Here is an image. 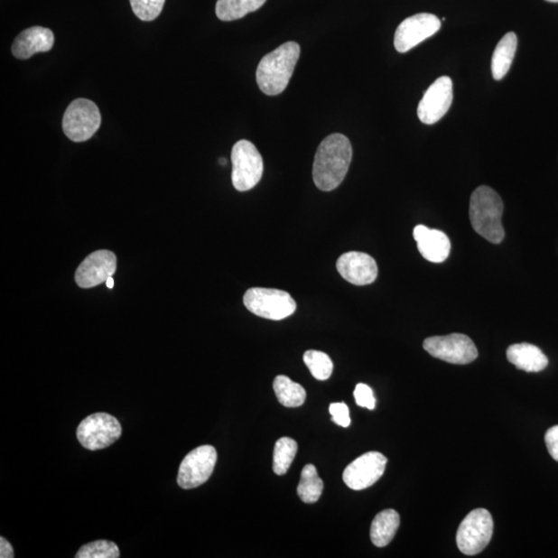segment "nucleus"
I'll return each instance as SVG.
<instances>
[{
  "mask_svg": "<svg viewBox=\"0 0 558 558\" xmlns=\"http://www.w3.org/2000/svg\"><path fill=\"white\" fill-rule=\"evenodd\" d=\"M352 157V144L346 135H328L314 156L312 176L317 188L323 191L338 189L348 173Z\"/></svg>",
  "mask_w": 558,
  "mask_h": 558,
  "instance_id": "f257e3e1",
  "label": "nucleus"
},
{
  "mask_svg": "<svg viewBox=\"0 0 558 558\" xmlns=\"http://www.w3.org/2000/svg\"><path fill=\"white\" fill-rule=\"evenodd\" d=\"M299 56L300 46L295 42H288L263 57L256 76L265 95L278 96L287 88Z\"/></svg>",
  "mask_w": 558,
  "mask_h": 558,
  "instance_id": "f03ea898",
  "label": "nucleus"
},
{
  "mask_svg": "<svg viewBox=\"0 0 558 558\" xmlns=\"http://www.w3.org/2000/svg\"><path fill=\"white\" fill-rule=\"evenodd\" d=\"M503 213V200L489 186H479L471 194L470 201L471 227L483 238L495 245H498L505 238Z\"/></svg>",
  "mask_w": 558,
  "mask_h": 558,
  "instance_id": "7ed1b4c3",
  "label": "nucleus"
},
{
  "mask_svg": "<svg viewBox=\"0 0 558 558\" xmlns=\"http://www.w3.org/2000/svg\"><path fill=\"white\" fill-rule=\"evenodd\" d=\"M243 303L256 316L272 321L287 319L297 309L289 293L276 289H249L243 297Z\"/></svg>",
  "mask_w": 558,
  "mask_h": 558,
  "instance_id": "20e7f679",
  "label": "nucleus"
},
{
  "mask_svg": "<svg viewBox=\"0 0 558 558\" xmlns=\"http://www.w3.org/2000/svg\"><path fill=\"white\" fill-rule=\"evenodd\" d=\"M232 182L238 191H247L260 182L264 163L259 150L247 140H240L232 149Z\"/></svg>",
  "mask_w": 558,
  "mask_h": 558,
  "instance_id": "39448f33",
  "label": "nucleus"
},
{
  "mask_svg": "<svg viewBox=\"0 0 558 558\" xmlns=\"http://www.w3.org/2000/svg\"><path fill=\"white\" fill-rule=\"evenodd\" d=\"M102 124L98 106L86 98L71 102L64 113L62 128L67 137L73 142H85L93 137Z\"/></svg>",
  "mask_w": 558,
  "mask_h": 558,
  "instance_id": "423d86ee",
  "label": "nucleus"
},
{
  "mask_svg": "<svg viewBox=\"0 0 558 558\" xmlns=\"http://www.w3.org/2000/svg\"><path fill=\"white\" fill-rule=\"evenodd\" d=\"M493 519L485 509L471 511L465 517L456 535L457 546L465 555H476L488 547L493 535Z\"/></svg>",
  "mask_w": 558,
  "mask_h": 558,
  "instance_id": "0eeeda50",
  "label": "nucleus"
},
{
  "mask_svg": "<svg viewBox=\"0 0 558 558\" xmlns=\"http://www.w3.org/2000/svg\"><path fill=\"white\" fill-rule=\"evenodd\" d=\"M123 427L120 422L107 413L92 414L77 429V438L85 449L91 451L108 448L120 439Z\"/></svg>",
  "mask_w": 558,
  "mask_h": 558,
  "instance_id": "6e6552de",
  "label": "nucleus"
},
{
  "mask_svg": "<svg viewBox=\"0 0 558 558\" xmlns=\"http://www.w3.org/2000/svg\"><path fill=\"white\" fill-rule=\"evenodd\" d=\"M423 348L432 357L451 364H469L478 358L474 341L460 333L428 338L423 342Z\"/></svg>",
  "mask_w": 558,
  "mask_h": 558,
  "instance_id": "1a4fd4ad",
  "label": "nucleus"
},
{
  "mask_svg": "<svg viewBox=\"0 0 558 558\" xmlns=\"http://www.w3.org/2000/svg\"><path fill=\"white\" fill-rule=\"evenodd\" d=\"M218 460L216 448L205 445L192 450L179 468L177 483L183 489L197 488L209 480Z\"/></svg>",
  "mask_w": 558,
  "mask_h": 558,
  "instance_id": "9d476101",
  "label": "nucleus"
},
{
  "mask_svg": "<svg viewBox=\"0 0 558 558\" xmlns=\"http://www.w3.org/2000/svg\"><path fill=\"white\" fill-rule=\"evenodd\" d=\"M387 461V458L381 453H365L348 465L343 471V482L353 490L367 489L380 480Z\"/></svg>",
  "mask_w": 558,
  "mask_h": 558,
  "instance_id": "9b49d317",
  "label": "nucleus"
},
{
  "mask_svg": "<svg viewBox=\"0 0 558 558\" xmlns=\"http://www.w3.org/2000/svg\"><path fill=\"white\" fill-rule=\"evenodd\" d=\"M441 28V20L432 14L421 13L406 18L397 27L395 46L399 53L409 52L420 42L432 37Z\"/></svg>",
  "mask_w": 558,
  "mask_h": 558,
  "instance_id": "f8f14e48",
  "label": "nucleus"
},
{
  "mask_svg": "<svg viewBox=\"0 0 558 558\" xmlns=\"http://www.w3.org/2000/svg\"><path fill=\"white\" fill-rule=\"evenodd\" d=\"M453 102V82L443 76L429 86L418 106V117L425 125H434L446 116Z\"/></svg>",
  "mask_w": 558,
  "mask_h": 558,
  "instance_id": "ddd939ff",
  "label": "nucleus"
},
{
  "mask_svg": "<svg viewBox=\"0 0 558 558\" xmlns=\"http://www.w3.org/2000/svg\"><path fill=\"white\" fill-rule=\"evenodd\" d=\"M116 256L109 250H98L81 263L76 271V283L82 289H91L107 282L116 274Z\"/></svg>",
  "mask_w": 558,
  "mask_h": 558,
  "instance_id": "4468645a",
  "label": "nucleus"
},
{
  "mask_svg": "<svg viewBox=\"0 0 558 558\" xmlns=\"http://www.w3.org/2000/svg\"><path fill=\"white\" fill-rule=\"evenodd\" d=\"M339 274L355 285H367L377 277L378 269L374 257L359 252H349L339 256L336 263Z\"/></svg>",
  "mask_w": 558,
  "mask_h": 558,
  "instance_id": "2eb2a0df",
  "label": "nucleus"
},
{
  "mask_svg": "<svg viewBox=\"0 0 558 558\" xmlns=\"http://www.w3.org/2000/svg\"><path fill=\"white\" fill-rule=\"evenodd\" d=\"M54 33L49 28L34 26L21 33L13 42L12 53L24 60L41 52H48L54 46Z\"/></svg>",
  "mask_w": 558,
  "mask_h": 558,
  "instance_id": "dca6fc26",
  "label": "nucleus"
},
{
  "mask_svg": "<svg viewBox=\"0 0 558 558\" xmlns=\"http://www.w3.org/2000/svg\"><path fill=\"white\" fill-rule=\"evenodd\" d=\"M413 234L424 259L432 263H442L448 259L451 242L445 233L419 225L414 227Z\"/></svg>",
  "mask_w": 558,
  "mask_h": 558,
  "instance_id": "f3484780",
  "label": "nucleus"
},
{
  "mask_svg": "<svg viewBox=\"0 0 558 558\" xmlns=\"http://www.w3.org/2000/svg\"><path fill=\"white\" fill-rule=\"evenodd\" d=\"M507 358L518 369L540 372L548 367V358L531 343H517L507 349Z\"/></svg>",
  "mask_w": 558,
  "mask_h": 558,
  "instance_id": "a211bd4d",
  "label": "nucleus"
},
{
  "mask_svg": "<svg viewBox=\"0 0 558 558\" xmlns=\"http://www.w3.org/2000/svg\"><path fill=\"white\" fill-rule=\"evenodd\" d=\"M517 45V35L514 33H507L498 42L491 61L492 76L496 80H502L509 71L515 54H516Z\"/></svg>",
  "mask_w": 558,
  "mask_h": 558,
  "instance_id": "6ab92c4d",
  "label": "nucleus"
},
{
  "mask_svg": "<svg viewBox=\"0 0 558 558\" xmlns=\"http://www.w3.org/2000/svg\"><path fill=\"white\" fill-rule=\"evenodd\" d=\"M400 525V517L395 510H385L378 513L372 521L370 527V539L377 547L389 545L395 538Z\"/></svg>",
  "mask_w": 558,
  "mask_h": 558,
  "instance_id": "aec40b11",
  "label": "nucleus"
},
{
  "mask_svg": "<svg viewBox=\"0 0 558 558\" xmlns=\"http://www.w3.org/2000/svg\"><path fill=\"white\" fill-rule=\"evenodd\" d=\"M266 2L267 0H218L217 16L225 23L238 20L259 10Z\"/></svg>",
  "mask_w": 558,
  "mask_h": 558,
  "instance_id": "412c9836",
  "label": "nucleus"
},
{
  "mask_svg": "<svg viewBox=\"0 0 558 558\" xmlns=\"http://www.w3.org/2000/svg\"><path fill=\"white\" fill-rule=\"evenodd\" d=\"M274 389L278 402L285 407H299L305 403V389L302 385L293 382L287 376L276 377Z\"/></svg>",
  "mask_w": 558,
  "mask_h": 558,
  "instance_id": "4be33fe9",
  "label": "nucleus"
},
{
  "mask_svg": "<svg viewBox=\"0 0 558 558\" xmlns=\"http://www.w3.org/2000/svg\"><path fill=\"white\" fill-rule=\"evenodd\" d=\"M324 483L318 476L316 467L307 464L302 471V478L297 488L300 499L305 504H314L320 499L323 493Z\"/></svg>",
  "mask_w": 558,
  "mask_h": 558,
  "instance_id": "5701e85b",
  "label": "nucleus"
},
{
  "mask_svg": "<svg viewBox=\"0 0 558 558\" xmlns=\"http://www.w3.org/2000/svg\"><path fill=\"white\" fill-rule=\"evenodd\" d=\"M298 451L296 441L290 438L279 439L274 452V471L278 476L288 473Z\"/></svg>",
  "mask_w": 558,
  "mask_h": 558,
  "instance_id": "b1692460",
  "label": "nucleus"
},
{
  "mask_svg": "<svg viewBox=\"0 0 558 558\" xmlns=\"http://www.w3.org/2000/svg\"><path fill=\"white\" fill-rule=\"evenodd\" d=\"M303 360L313 377L317 378V380L326 381L331 377L333 362L327 354L320 352V350H307L303 356Z\"/></svg>",
  "mask_w": 558,
  "mask_h": 558,
  "instance_id": "393cba45",
  "label": "nucleus"
},
{
  "mask_svg": "<svg viewBox=\"0 0 558 558\" xmlns=\"http://www.w3.org/2000/svg\"><path fill=\"white\" fill-rule=\"evenodd\" d=\"M120 551L116 543L111 541H96L82 546L76 558H118Z\"/></svg>",
  "mask_w": 558,
  "mask_h": 558,
  "instance_id": "a878e982",
  "label": "nucleus"
},
{
  "mask_svg": "<svg viewBox=\"0 0 558 558\" xmlns=\"http://www.w3.org/2000/svg\"><path fill=\"white\" fill-rule=\"evenodd\" d=\"M166 0H131L135 15L142 21H153L161 15Z\"/></svg>",
  "mask_w": 558,
  "mask_h": 558,
  "instance_id": "bb28decb",
  "label": "nucleus"
},
{
  "mask_svg": "<svg viewBox=\"0 0 558 558\" xmlns=\"http://www.w3.org/2000/svg\"><path fill=\"white\" fill-rule=\"evenodd\" d=\"M355 400L358 405L367 407L368 410H375L376 398L374 391L369 386L365 384H358L354 391Z\"/></svg>",
  "mask_w": 558,
  "mask_h": 558,
  "instance_id": "cd10ccee",
  "label": "nucleus"
},
{
  "mask_svg": "<svg viewBox=\"0 0 558 558\" xmlns=\"http://www.w3.org/2000/svg\"><path fill=\"white\" fill-rule=\"evenodd\" d=\"M329 411L335 424L345 428L350 425L349 411L345 403L331 404Z\"/></svg>",
  "mask_w": 558,
  "mask_h": 558,
  "instance_id": "c85d7f7f",
  "label": "nucleus"
},
{
  "mask_svg": "<svg viewBox=\"0 0 558 558\" xmlns=\"http://www.w3.org/2000/svg\"><path fill=\"white\" fill-rule=\"evenodd\" d=\"M545 442L549 454L558 462V425L548 429Z\"/></svg>",
  "mask_w": 558,
  "mask_h": 558,
  "instance_id": "c756f323",
  "label": "nucleus"
},
{
  "mask_svg": "<svg viewBox=\"0 0 558 558\" xmlns=\"http://www.w3.org/2000/svg\"><path fill=\"white\" fill-rule=\"evenodd\" d=\"M14 549L11 543L5 539L4 536L0 538V557L2 558H14Z\"/></svg>",
  "mask_w": 558,
  "mask_h": 558,
  "instance_id": "7c9ffc66",
  "label": "nucleus"
},
{
  "mask_svg": "<svg viewBox=\"0 0 558 558\" xmlns=\"http://www.w3.org/2000/svg\"><path fill=\"white\" fill-rule=\"evenodd\" d=\"M106 285H107V288L113 289V287H114L113 277H110V278L107 279Z\"/></svg>",
  "mask_w": 558,
  "mask_h": 558,
  "instance_id": "2f4dec72",
  "label": "nucleus"
},
{
  "mask_svg": "<svg viewBox=\"0 0 558 558\" xmlns=\"http://www.w3.org/2000/svg\"><path fill=\"white\" fill-rule=\"evenodd\" d=\"M548 3H558V0H546Z\"/></svg>",
  "mask_w": 558,
  "mask_h": 558,
  "instance_id": "473e14b6",
  "label": "nucleus"
},
{
  "mask_svg": "<svg viewBox=\"0 0 558 558\" xmlns=\"http://www.w3.org/2000/svg\"><path fill=\"white\" fill-rule=\"evenodd\" d=\"M220 163H221V164H226V160H225V159H221V160H220Z\"/></svg>",
  "mask_w": 558,
  "mask_h": 558,
  "instance_id": "72a5a7b5",
  "label": "nucleus"
}]
</instances>
